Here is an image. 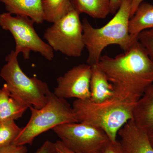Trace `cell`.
I'll list each match as a JSON object with an SVG mask.
<instances>
[{
	"mask_svg": "<svg viewBox=\"0 0 153 153\" xmlns=\"http://www.w3.org/2000/svg\"><path fill=\"white\" fill-rule=\"evenodd\" d=\"M55 144L56 153H77L68 149L60 140H57Z\"/></svg>",
	"mask_w": 153,
	"mask_h": 153,
	"instance_id": "603a6c76",
	"label": "cell"
},
{
	"mask_svg": "<svg viewBox=\"0 0 153 153\" xmlns=\"http://www.w3.org/2000/svg\"><path fill=\"white\" fill-rule=\"evenodd\" d=\"M31 117L15 140L16 146L32 145L35 138L43 133L63 124L78 122L72 107L66 99L52 92L48 102L40 109L29 108Z\"/></svg>",
	"mask_w": 153,
	"mask_h": 153,
	"instance_id": "5b68a950",
	"label": "cell"
},
{
	"mask_svg": "<svg viewBox=\"0 0 153 153\" xmlns=\"http://www.w3.org/2000/svg\"><path fill=\"white\" fill-rule=\"evenodd\" d=\"M29 108L11 95L7 85L0 88V123L17 120L23 116Z\"/></svg>",
	"mask_w": 153,
	"mask_h": 153,
	"instance_id": "5bb4252c",
	"label": "cell"
},
{
	"mask_svg": "<svg viewBox=\"0 0 153 153\" xmlns=\"http://www.w3.org/2000/svg\"><path fill=\"white\" fill-rule=\"evenodd\" d=\"M35 153H56L55 143L46 140Z\"/></svg>",
	"mask_w": 153,
	"mask_h": 153,
	"instance_id": "7402d4cb",
	"label": "cell"
},
{
	"mask_svg": "<svg viewBox=\"0 0 153 153\" xmlns=\"http://www.w3.org/2000/svg\"><path fill=\"white\" fill-rule=\"evenodd\" d=\"M80 14L72 8L57 22L47 28L44 38L54 51L70 57L82 55L85 47Z\"/></svg>",
	"mask_w": 153,
	"mask_h": 153,
	"instance_id": "8992f818",
	"label": "cell"
},
{
	"mask_svg": "<svg viewBox=\"0 0 153 153\" xmlns=\"http://www.w3.org/2000/svg\"><path fill=\"white\" fill-rule=\"evenodd\" d=\"M133 120L148 133L153 129V84L149 86L134 107Z\"/></svg>",
	"mask_w": 153,
	"mask_h": 153,
	"instance_id": "8fae6325",
	"label": "cell"
},
{
	"mask_svg": "<svg viewBox=\"0 0 153 153\" xmlns=\"http://www.w3.org/2000/svg\"><path fill=\"white\" fill-rule=\"evenodd\" d=\"M35 23L28 17H13L8 13L0 14V27L13 35L17 54L22 53L24 59L28 60L30 52H38L51 61L54 58V50L38 36L34 27Z\"/></svg>",
	"mask_w": 153,
	"mask_h": 153,
	"instance_id": "52a82bcc",
	"label": "cell"
},
{
	"mask_svg": "<svg viewBox=\"0 0 153 153\" xmlns=\"http://www.w3.org/2000/svg\"><path fill=\"white\" fill-rule=\"evenodd\" d=\"M98 65L112 85L114 97L137 102L153 84V61L138 41L115 57L101 56Z\"/></svg>",
	"mask_w": 153,
	"mask_h": 153,
	"instance_id": "6da1fadb",
	"label": "cell"
},
{
	"mask_svg": "<svg viewBox=\"0 0 153 153\" xmlns=\"http://www.w3.org/2000/svg\"><path fill=\"white\" fill-rule=\"evenodd\" d=\"M44 21L54 23L73 7L71 0H41Z\"/></svg>",
	"mask_w": 153,
	"mask_h": 153,
	"instance_id": "e0dca14e",
	"label": "cell"
},
{
	"mask_svg": "<svg viewBox=\"0 0 153 153\" xmlns=\"http://www.w3.org/2000/svg\"><path fill=\"white\" fill-rule=\"evenodd\" d=\"M18 55L15 50L8 55L0 76L6 81L14 98L29 108L40 109L47 104L52 92L47 82L36 77H28L24 73L19 65Z\"/></svg>",
	"mask_w": 153,
	"mask_h": 153,
	"instance_id": "277c9868",
	"label": "cell"
},
{
	"mask_svg": "<svg viewBox=\"0 0 153 153\" xmlns=\"http://www.w3.org/2000/svg\"><path fill=\"white\" fill-rule=\"evenodd\" d=\"M149 136L151 144H152L153 147V129L149 133Z\"/></svg>",
	"mask_w": 153,
	"mask_h": 153,
	"instance_id": "484cf974",
	"label": "cell"
},
{
	"mask_svg": "<svg viewBox=\"0 0 153 153\" xmlns=\"http://www.w3.org/2000/svg\"><path fill=\"white\" fill-rule=\"evenodd\" d=\"M152 28H153V4L143 1L130 19V34L133 38L138 39V36L142 31Z\"/></svg>",
	"mask_w": 153,
	"mask_h": 153,
	"instance_id": "9a60e30c",
	"label": "cell"
},
{
	"mask_svg": "<svg viewBox=\"0 0 153 153\" xmlns=\"http://www.w3.org/2000/svg\"><path fill=\"white\" fill-rule=\"evenodd\" d=\"M74 9L97 19H104L110 14V0H71Z\"/></svg>",
	"mask_w": 153,
	"mask_h": 153,
	"instance_id": "2e32d148",
	"label": "cell"
},
{
	"mask_svg": "<svg viewBox=\"0 0 153 153\" xmlns=\"http://www.w3.org/2000/svg\"><path fill=\"white\" fill-rule=\"evenodd\" d=\"M52 130L63 144L77 153H102L110 141L103 130L88 124H63Z\"/></svg>",
	"mask_w": 153,
	"mask_h": 153,
	"instance_id": "ba28073f",
	"label": "cell"
},
{
	"mask_svg": "<svg viewBox=\"0 0 153 153\" xmlns=\"http://www.w3.org/2000/svg\"><path fill=\"white\" fill-rule=\"evenodd\" d=\"M118 135L125 153H153L149 133L139 127L133 120L123 126Z\"/></svg>",
	"mask_w": 153,
	"mask_h": 153,
	"instance_id": "30bf717a",
	"label": "cell"
},
{
	"mask_svg": "<svg viewBox=\"0 0 153 153\" xmlns=\"http://www.w3.org/2000/svg\"><path fill=\"white\" fill-rule=\"evenodd\" d=\"M22 129V128L17 125L15 120L0 123V148L13 144Z\"/></svg>",
	"mask_w": 153,
	"mask_h": 153,
	"instance_id": "ac0fdd59",
	"label": "cell"
},
{
	"mask_svg": "<svg viewBox=\"0 0 153 153\" xmlns=\"http://www.w3.org/2000/svg\"><path fill=\"white\" fill-rule=\"evenodd\" d=\"M91 66L80 64L73 67L57 78V85L53 92L60 98L90 99Z\"/></svg>",
	"mask_w": 153,
	"mask_h": 153,
	"instance_id": "9c48e42d",
	"label": "cell"
},
{
	"mask_svg": "<svg viewBox=\"0 0 153 153\" xmlns=\"http://www.w3.org/2000/svg\"><path fill=\"white\" fill-rule=\"evenodd\" d=\"M122 0H110V13L115 14L117 12Z\"/></svg>",
	"mask_w": 153,
	"mask_h": 153,
	"instance_id": "cb8c5ba5",
	"label": "cell"
},
{
	"mask_svg": "<svg viewBox=\"0 0 153 153\" xmlns=\"http://www.w3.org/2000/svg\"><path fill=\"white\" fill-rule=\"evenodd\" d=\"M8 13L16 16L28 17L37 24L44 21L41 0H0Z\"/></svg>",
	"mask_w": 153,
	"mask_h": 153,
	"instance_id": "7c38bea8",
	"label": "cell"
},
{
	"mask_svg": "<svg viewBox=\"0 0 153 153\" xmlns=\"http://www.w3.org/2000/svg\"><path fill=\"white\" fill-rule=\"evenodd\" d=\"M138 41L153 61V28L142 31L138 36Z\"/></svg>",
	"mask_w": 153,
	"mask_h": 153,
	"instance_id": "d6986e66",
	"label": "cell"
},
{
	"mask_svg": "<svg viewBox=\"0 0 153 153\" xmlns=\"http://www.w3.org/2000/svg\"><path fill=\"white\" fill-rule=\"evenodd\" d=\"M131 1V18L134 14L140 4L144 0H130Z\"/></svg>",
	"mask_w": 153,
	"mask_h": 153,
	"instance_id": "d4e9b609",
	"label": "cell"
},
{
	"mask_svg": "<svg viewBox=\"0 0 153 153\" xmlns=\"http://www.w3.org/2000/svg\"><path fill=\"white\" fill-rule=\"evenodd\" d=\"M26 146H16L13 144L0 148V153H27Z\"/></svg>",
	"mask_w": 153,
	"mask_h": 153,
	"instance_id": "ffe728a7",
	"label": "cell"
},
{
	"mask_svg": "<svg viewBox=\"0 0 153 153\" xmlns=\"http://www.w3.org/2000/svg\"><path fill=\"white\" fill-rule=\"evenodd\" d=\"M102 153H125L121 146L120 143L117 140L115 142L110 141Z\"/></svg>",
	"mask_w": 153,
	"mask_h": 153,
	"instance_id": "44dd1931",
	"label": "cell"
},
{
	"mask_svg": "<svg viewBox=\"0 0 153 153\" xmlns=\"http://www.w3.org/2000/svg\"><path fill=\"white\" fill-rule=\"evenodd\" d=\"M90 100L94 102L106 101L114 97L112 85L98 64L91 66Z\"/></svg>",
	"mask_w": 153,
	"mask_h": 153,
	"instance_id": "4fadbf2b",
	"label": "cell"
},
{
	"mask_svg": "<svg viewBox=\"0 0 153 153\" xmlns=\"http://www.w3.org/2000/svg\"><path fill=\"white\" fill-rule=\"evenodd\" d=\"M130 18L131 1L122 0L114 16L102 27L94 28L86 18L83 19V41L88 52V64L91 66L98 64L102 51L109 45H118L126 52L138 41L129 33Z\"/></svg>",
	"mask_w": 153,
	"mask_h": 153,
	"instance_id": "7a4b0ae2",
	"label": "cell"
},
{
	"mask_svg": "<svg viewBox=\"0 0 153 153\" xmlns=\"http://www.w3.org/2000/svg\"><path fill=\"white\" fill-rule=\"evenodd\" d=\"M136 102L116 97L101 102H93L90 99H76L72 107L78 122L101 129L110 141L115 142L120 130L132 120Z\"/></svg>",
	"mask_w": 153,
	"mask_h": 153,
	"instance_id": "3957f363",
	"label": "cell"
}]
</instances>
